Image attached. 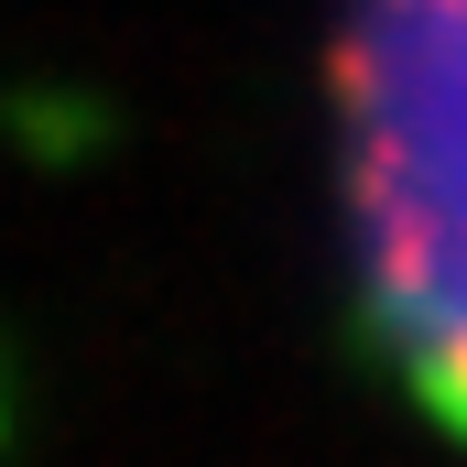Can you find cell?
Listing matches in <instances>:
<instances>
[{"label":"cell","instance_id":"6da1fadb","mask_svg":"<svg viewBox=\"0 0 467 467\" xmlns=\"http://www.w3.org/2000/svg\"><path fill=\"white\" fill-rule=\"evenodd\" d=\"M358 196H369V239L413 348L467 402V0L369 11Z\"/></svg>","mask_w":467,"mask_h":467}]
</instances>
